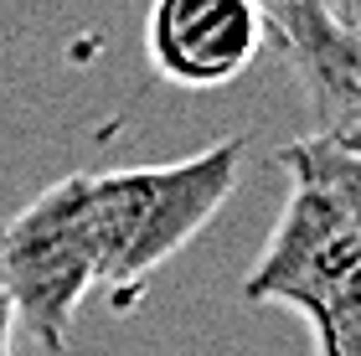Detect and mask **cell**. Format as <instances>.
I'll return each instance as SVG.
<instances>
[{
  "label": "cell",
  "mask_w": 361,
  "mask_h": 356,
  "mask_svg": "<svg viewBox=\"0 0 361 356\" xmlns=\"http://www.w3.org/2000/svg\"><path fill=\"white\" fill-rule=\"evenodd\" d=\"M83 186L88 176H62L0 228V295L16 326H26L47 351L68 346L73 315L93 289Z\"/></svg>",
  "instance_id": "3957f363"
},
{
  "label": "cell",
  "mask_w": 361,
  "mask_h": 356,
  "mask_svg": "<svg viewBox=\"0 0 361 356\" xmlns=\"http://www.w3.org/2000/svg\"><path fill=\"white\" fill-rule=\"evenodd\" d=\"M279 166L289 171V202L243 279V300L300 310L315 356H361V155L305 135L279 150Z\"/></svg>",
  "instance_id": "6da1fadb"
},
{
  "label": "cell",
  "mask_w": 361,
  "mask_h": 356,
  "mask_svg": "<svg viewBox=\"0 0 361 356\" xmlns=\"http://www.w3.org/2000/svg\"><path fill=\"white\" fill-rule=\"evenodd\" d=\"M264 47L253 0H160L145 16V57L176 88H222Z\"/></svg>",
  "instance_id": "5b68a950"
},
{
  "label": "cell",
  "mask_w": 361,
  "mask_h": 356,
  "mask_svg": "<svg viewBox=\"0 0 361 356\" xmlns=\"http://www.w3.org/2000/svg\"><path fill=\"white\" fill-rule=\"evenodd\" d=\"M243 176V140H217L171 166L98 171L83 186L93 289L135 295L227 207Z\"/></svg>",
  "instance_id": "7a4b0ae2"
},
{
  "label": "cell",
  "mask_w": 361,
  "mask_h": 356,
  "mask_svg": "<svg viewBox=\"0 0 361 356\" xmlns=\"http://www.w3.org/2000/svg\"><path fill=\"white\" fill-rule=\"evenodd\" d=\"M11 341H16V315H11L6 295H0V356H11Z\"/></svg>",
  "instance_id": "8992f818"
},
{
  "label": "cell",
  "mask_w": 361,
  "mask_h": 356,
  "mask_svg": "<svg viewBox=\"0 0 361 356\" xmlns=\"http://www.w3.org/2000/svg\"><path fill=\"white\" fill-rule=\"evenodd\" d=\"M264 42L274 37L310 104V135L351 145L361 135V16L356 6H258Z\"/></svg>",
  "instance_id": "277c9868"
}]
</instances>
